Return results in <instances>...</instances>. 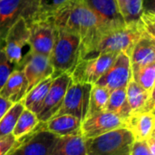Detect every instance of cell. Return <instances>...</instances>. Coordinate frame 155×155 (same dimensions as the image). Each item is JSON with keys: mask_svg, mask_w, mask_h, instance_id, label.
Segmentation results:
<instances>
[{"mask_svg": "<svg viewBox=\"0 0 155 155\" xmlns=\"http://www.w3.org/2000/svg\"><path fill=\"white\" fill-rule=\"evenodd\" d=\"M52 21L55 27L64 28L80 36V59L91 54L103 34L110 30L87 6L84 0L76 3Z\"/></svg>", "mask_w": 155, "mask_h": 155, "instance_id": "obj_1", "label": "cell"}, {"mask_svg": "<svg viewBox=\"0 0 155 155\" xmlns=\"http://www.w3.org/2000/svg\"><path fill=\"white\" fill-rule=\"evenodd\" d=\"M143 35L155 36V34L139 18L135 23L125 24L121 27L109 30L103 34L89 55L99 53H125L130 55L136 42Z\"/></svg>", "mask_w": 155, "mask_h": 155, "instance_id": "obj_2", "label": "cell"}, {"mask_svg": "<svg viewBox=\"0 0 155 155\" xmlns=\"http://www.w3.org/2000/svg\"><path fill=\"white\" fill-rule=\"evenodd\" d=\"M81 55V38L78 35L64 28L55 27V36L49 61L54 75L73 70Z\"/></svg>", "mask_w": 155, "mask_h": 155, "instance_id": "obj_3", "label": "cell"}, {"mask_svg": "<svg viewBox=\"0 0 155 155\" xmlns=\"http://www.w3.org/2000/svg\"><path fill=\"white\" fill-rule=\"evenodd\" d=\"M134 139L126 128L85 139L87 155H130Z\"/></svg>", "mask_w": 155, "mask_h": 155, "instance_id": "obj_4", "label": "cell"}, {"mask_svg": "<svg viewBox=\"0 0 155 155\" xmlns=\"http://www.w3.org/2000/svg\"><path fill=\"white\" fill-rule=\"evenodd\" d=\"M58 138L40 122L32 132L17 138L6 155H50Z\"/></svg>", "mask_w": 155, "mask_h": 155, "instance_id": "obj_5", "label": "cell"}, {"mask_svg": "<svg viewBox=\"0 0 155 155\" xmlns=\"http://www.w3.org/2000/svg\"><path fill=\"white\" fill-rule=\"evenodd\" d=\"M117 53H99L78 60L70 72L72 82L94 84L112 65Z\"/></svg>", "mask_w": 155, "mask_h": 155, "instance_id": "obj_6", "label": "cell"}, {"mask_svg": "<svg viewBox=\"0 0 155 155\" xmlns=\"http://www.w3.org/2000/svg\"><path fill=\"white\" fill-rule=\"evenodd\" d=\"M2 45L8 60L16 68L25 56L24 50L29 46V27L25 19L15 21L6 31Z\"/></svg>", "mask_w": 155, "mask_h": 155, "instance_id": "obj_7", "label": "cell"}, {"mask_svg": "<svg viewBox=\"0 0 155 155\" xmlns=\"http://www.w3.org/2000/svg\"><path fill=\"white\" fill-rule=\"evenodd\" d=\"M38 7V0H0V41L8 28L18 19L29 23L34 20Z\"/></svg>", "mask_w": 155, "mask_h": 155, "instance_id": "obj_8", "label": "cell"}, {"mask_svg": "<svg viewBox=\"0 0 155 155\" xmlns=\"http://www.w3.org/2000/svg\"><path fill=\"white\" fill-rule=\"evenodd\" d=\"M92 86L93 84L87 83L71 82L66 90L63 104L54 116L70 114L83 122L87 115Z\"/></svg>", "mask_w": 155, "mask_h": 155, "instance_id": "obj_9", "label": "cell"}, {"mask_svg": "<svg viewBox=\"0 0 155 155\" xmlns=\"http://www.w3.org/2000/svg\"><path fill=\"white\" fill-rule=\"evenodd\" d=\"M71 82V75L68 73L58 74L54 78L43 105L36 114L39 122L45 123L55 115L63 104L66 90Z\"/></svg>", "mask_w": 155, "mask_h": 155, "instance_id": "obj_10", "label": "cell"}, {"mask_svg": "<svg viewBox=\"0 0 155 155\" xmlns=\"http://www.w3.org/2000/svg\"><path fill=\"white\" fill-rule=\"evenodd\" d=\"M15 69L23 71L27 81V92L35 85L54 74L49 57L29 50Z\"/></svg>", "mask_w": 155, "mask_h": 155, "instance_id": "obj_11", "label": "cell"}, {"mask_svg": "<svg viewBox=\"0 0 155 155\" xmlns=\"http://www.w3.org/2000/svg\"><path fill=\"white\" fill-rule=\"evenodd\" d=\"M29 48L32 52L49 57L53 48L55 26L52 20L37 19L28 23Z\"/></svg>", "mask_w": 155, "mask_h": 155, "instance_id": "obj_12", "label": "cell"}, {"mask_svg": "<svg viewBox=\"0 0 155 155\" xmlns=\"http://www.w3.org/2000/svg\"><path fill=\"white\" fill-rule=\"evenodd\" d=\"M132 78L130 57L125 53H119L112 65L104 74L94 84L107 88L110 92L126 87Z\"/></svg>", "mask_w": 155, "mask_h": 155, "instance_id": "obj_13", "label": "cell"}, {"mask_svg": "<svg viewBox=\"0 0 155 155\" xmlns=\"http://www.w3.org/2000/svg\"><path fill=\"white\" fill-rule=\"evenodd\" d=\"M120 128H125L124 120L111 112L104 111L82 122V136L84 139L94 138Z\"/></svg>", "mask_w": 155, "mask_h": 155, "instance_id": "obj_14", "label": "cell"}, {"mask_svg": "<svg viewBox=\"0 0 155 155\" xmlns=\"http://www.w3.org/2000/svg\"><path fill=\"white\" fill-rule=\"evenodd\" d=\"M134 141H146L154 135V111H134L124 120Z\"/></svg>", "mask_w": 155, "mask_h": 155, "instance_id": "obj_15", "label": "cell"}, {"mask_svg": "<svg viewBox=\"0 0 155 155\" xmlns=\"http://www.w3.org/2000/svg\"><path fill=\"white\" fill-rule=\"evenodd\" d=\"M84 3L108 29L125 25L116 0H84Z\"/></svg>", "mask_w": 155, "mask_h": 155, "instance_id": "obj_16", "label": "cell"}, {"mask_svg": "<svg viewBox=\"0 0 155 155\" xmlns=\"http://www.w3.org/2000/svg\"><path fill=\"white\" fill-rule=\"evenodd\" d=\"M126 98L132 112L154 111V92L144 90L133 78L126 85Z\"/></svg>", "mask_w": 155, "mask_h": 155, "instance_id": "obj_17", "label": "cell"}, {"mask_svg": "<svg viewBox=\"0 0 155 155\" xmlns=\"http://www.w3.org/2000/svg\"><path fill=\"white\" fill-rule=\"evenodd\" d=\"M45 129L58 137L82 135V121L70 114L54 116L45 123Z\"/></svg>", "mask_w": 155, "mask_h": 155, "instance_id": "obj_18", "label": "cell"}, {"mask_svg": "<svg viewBox=\"0 0 155 155\" xmlns=\"http://www.w3.org/2000/svg\"><path fill=\"white\" fill-rule=\"evenodd\" d=\"M132 69L155 64V36L143 35L130 53Z\"/></svg>", "mask_w": 155, "mask_h": 155, "instance_id": "obj_19", "label": "cell"}, {"mask_svg": "<svg viewBox=\"0 0 155 155\" xmlns=\"http://www.w3.org/2000/svg\"><path fill=\"white\" fill-rule=\"evenodd\" d=\"M26 93L27 81L20 69H15L11 73L0 90V95L13 104L22 101Z\"/></svg>", "mask_w": 155, "mask_h": 155, "instance_id": "obj_20", "label": "cell"}, {"mask_svg": "<svg viewBox=\"0 0 155 155\" xmlns=\"http://www.w3.org/2000/svg\"><path fill=\"white\" fill-rule=\"evenodd\" d=\"M54 77V74L47 77L46 79L43 80L42 82L35 85L26 93V94L22 100L25 109L33 112L35 114H38Z\"/></svg>", "mask_w": 155, "mask_h": 155, "instance_id": "obj_21", "label": "cell"}, {"mask_svg": "<svg viewBox=\"0 0 155 155\" xmlns=\"http://www.w3.org/2000/svg\"><path fill=\"white\" fill-rule=\"evenodd\" d=\"M50 155H87L85 139L82 135L59 137Z\"/></svg>", "mask_w": 155, "mask_h": 155, "instance_id": "obj_22", "label": "cell"}, {"mask_svg": "<svg viewBox=\"0 0 155 155\" xmlns=\"http://www.w3.org/2000/svg\"><path fill=\"white\" fill-rule=\"evenodd\" d=\"M80 1L83 0H38L37 12L34 20H53Z\"/></svg>", "mask_w": 155, "mask_h": 155, "instance_id": "obj_23", "label": "cell"}, {"mask_svg": "<svg viewBox=\"0 0 155 155\" xmlns=\"http://www.w3.org/2000/svg\"><path fill=\"white\" fill-rule=\"evenodd\" d=\"M125 120L131 114V108L126 98V87L118 88L110 92L106 110Z\"/></svg>", "mask_w": 155, "mask_h": 155, "instance_id": "obj_24", "label": "cell"}, {"mask_svg": "<svg viewBox=\"0 0 155 155\" xmlns=\"http://www.w3.org/2000/svg\"><path fill=\"white\" fill-rule=\"evenodd\" d=\"M110 91L107 88L98 84H93L90 93L89 106L86 117L105 111Z\"/></svg>", "mask_w": 155, "mask_h": 155, "instance_id": "obj_25", "label": "cell"}, {"mask_svg": "<svg viewBox=\"0 0 155 155\" xmlns=\"http://www.w3.org/2000/svg\"><path fill=\"white\" fill-rule=\"evenodd\" d=\"M39 123L40 122L36 114L25 108L16 121L12 134L15 137V139L20 138L32 132Z\"/></svg>", "mask_w": 155, "mask_h": 155, "instance_id": "obj_26", "label": "cell"}, {"mask_svg": "<svg viewBox=\"0 0 155 155\" xmlns=\"http://www.w3.org/2000/svg\"><path fill=\"white\" fill-rule=\"evenodd\" d=\"M132 78L144 90L154 92L155 64L132 69Z\"/></svg>", "mask_w": 155, "mask_h": 155, "instance_id": "obj_27", "label": "cell"}, {"mask_svg": "<svg viewBox=\"0 0 155 155\" xmlns=\"http://www.w3.org/2000/svg\"><path fill=\"white\" fill-rule=\"evenodd\" d=\"M25 109L23 102L14 104L0 120V138L12 134L20 114Z\"/></svg>", "mask_w": 155, "mask_h": 155, "instance_id": "obj_28", "label": "cell"}, {"mask_svg": "<svg viewBox=\"0 0 155 155\" xmlns=\"http://www.w3.org/2000/svg\"><path fill=\"white\" fill-rule=\"evenodd\" d=\"M143 10V0H127L121 11L124 23L133 24L137 22Z\"/></svg>", "mask_w": 155, "mask_h": 155, "instance_id": "obj_29", "label": "cell"}, {"mask_svg": "<svg viewBox=\"0 0 155 155\" xmlns=\"http://www.w3.org/2000/svg\"><path fill=\"white\" fill-rule=\"evenodd\" d=\"M15 69V65L8 60L4 51L2 42L0 41V90Z\"/></svg>", "mask_w": 155, "mask_h": 155, "instance_id": "obj_30", "label": "cell"}, {"mask_svg": "<svg viewBox=\"0 0 155 155\" xmlns=\"http://www.w3.org/2000/svg\"><path fill=\"white\" fill-rule=\"evenodd\" d=\"M130 155H155L153 154L145 141H134Z\"/></svg>", "mask_w": 155, "mask_h": 155, "instance_id": "obj_31", "label": "cell"}, {"mask_svg": "<svg viewBox=\"0 0 155 155\" xmlns=\"http://www.w3.org/2000/svg\"><path fill=\"white\" fill-rule=\"evenodd\" d=\"M16 139L13 134L0 138V155H6L14 146Z\"/></svg>", "mask_w": 155, "mask_h": 155, "instance_id": "obj_32", "label": "cell"}, {"mask_svg": "<svg viewBox=\"0 0 155 155\" xmlns=\"http://www.w3.org/2000/svg\"><path fill=\"white\" fill-rule=\"evenodd\" d=\"M14 104L0 95V120Z\"/></svg>", "mask_w": 155, "mask_h": 155, "instance_id": "obj_33", "label": "cell"}]
</instances>
